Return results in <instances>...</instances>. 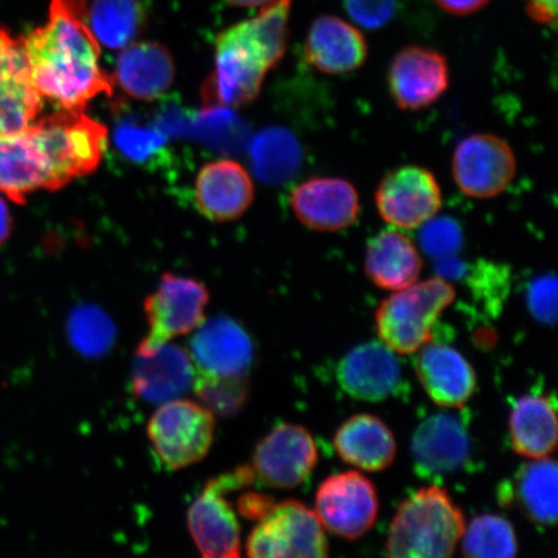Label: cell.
Returning <instances> with one entry per match:
<instances>
[{"label":"cell","instance_id":"cell-1","mask_svg":"<svg viewBox=\"0 0 558 558\" xmlns=\"http://www.w3.org/2000/svg\"><path fill=\"white\" fill-rule=\"evenodd\" d=\"M107 148V128L83 111L46 117L0 136V193L21 205L33 192L58 191L93 173Z\"/></svg>","mask_w":558,"mask_h":558},{"label":"cell","instance_id":"cell-2","mask_svg":"<svg viewBox=\"0 0 558 558\" xmlns=\"http://www.w3.org/2000/svg\"><path fill=\"white\" fill-rule=\"evenodd\" d=\"M23 45L34 88L61 110L83 111L97 96L113 94L87 24L86 0H52L47 23Z\"/></svg>","mask_w":558,"mask_h":558},{"label":"cell","instance_id":"cell-3","mask_svg":"<svg viewBox=\"0 0 558 558\" xmlns=\"http://www.w3.org/2000/svg\"><path fill=\"white\" fill-rule=\"evenodd\" d=\"M291 2L278 0L219 35L215 70L204 89L207 104L232 109L259 95L265 75L288 48Z\"/></svg>","mask_w":558,"mask_h":558},{"label":"cell","instance_id":"cell-4","mask_svg":"<svg viewBox=\"0 0 558 558\" xmlns=\"http://www.w3.org/2000/svg\"><path fill=\"white\" fill-rule=\"evenodd\" d=\"M464 514L448 492L436 485L421 488L397 509L387 550L396 558L451 557L462 539Z\"/></svg>","mask_w":558,"mask_h":558},{"label":"cell","instance_id":"cell-5","mask_svg":"<svg viewBox=\"0 0 558 558\" xmlns=\"http://www.w3.org/2000/svg\"><path fill=\"white\" fill-rule=\"evenodd\" d=\"M453 300L456 290L444 278L395 291L376 311L380 340L397 354L416 353L434 338L439 316Z\"/></svg>","mask_w":558,"mask_h":558},{"label":"cell","instance_id":"cell-6","mask_svg":"<svg viewBox=\"0 0 558 558\" xmlns=\"http://www.w3.org/2000/svg\"><path fill=\"white\" fill-rule=\"evenodd\" d=\"M256 483L253 466L242 465L208 481L187 509V529L202 556L235 558L241 555L239 515L226 495Z\"/></svg>","mask_w":558,"mask_h":558},{"label":"cell","instance_id":"cell-7","mask_svg":"<svg viewBox=\"0 0 558 558\" xmlns=\"http://www.w3.org/2000/svg\"><path fill=\"white\" fill-rule=\"evenodd\" d=\"M215 427L214 414L204 404L178 399L160 404L146 430L166 469L180 471L206 458Z\"/></svg>","mask_w":558,"mask_h":558},{"label":"cell","instance_id":"cell-8","mask_svg":"<svg viewBox=\"0 0 558 558\" xmlns=\"http://www.w3.org/2000/svg\"><path fill=\"white\" fill-rule=\"evenodd\" d=\"M209 294L204 283L190 277L166 274L158 288L145 299L148 333L136 354L148 355L174 338L184 337L205 323Z\"/></svg>","mask_w":558,"mask_h":558},{"label":"cell","instance_id":"cell-9","mask_svg":"<svg viewBox=\"0 0 558 558\" xmlns=\"http://www.w3.org/2000/svg\"><path fill=\"white\" fill-rule=\"evenodd\" d=\"M247 556L320 558L329 556L325 527L302 501L284 500L269 509L251 532Z\"/></svg>","mask_w":558,"mask_h":558},{"label":"cell","instance_id":"cell-10","mask_svg":"<svg viewBox=\"0 0 558 558\" xmlns=\"http://www.w3.org/2000/svg\"><path fill=\"white\" fill-rule=\"evenodd\" d=\"M317 518L335 535L355 541L374 526L379 512L378 493L357 471L332 474L316 494Z\"/></svg>","mask_w":558,"mask_h":558},{"label":"cell","instance_id":"cell-11","mask_svg":"<svg viewBox=\"0 0 558 558\" xmlns=\"http://www.w3.org/2000/svg\"><path fill=\"white\" fill-rule=\"evenodd\" d=\"M518 162L506 140L492 134L465 137L452 157V177L471 198L490 199L504 193L514 179Z\"/></svg>","mask_w":558,"mask_h":558},{"label":"cell","instance_id":"cell-12","mask_svg":"<svg viewBox=\"0 0 558 558\" xmlns=\"http://www.w3.org/2000/svg\"><path fill=\"white\" fill-rule=\"evenodd\" d=\"M381 219L399 229H415L435 218L442 206V192L434 173L418 166L390 171L375 193Z\"/></svg>","mask_w":558,"mask_h":558},{"label":"cell","instance_id":"cell-13","mask_svg":"<svg viewBox=\"0 0 558 558\" xmlns=\"http://www.w3.org/2000/svg\"><path fill=\"white\" fill-rule=\"evenodd\" d=\"M318 450L308 430L295 424H279L256 446L253 470L269 487L289 490L305 483L316 469Z\"/></svg>","mask_w":558,"mask_h":558},{"label":"cell","instance_id":"cell-14","mask_svg":"<svg viewBox=\"0 0 558 558\" xmlns=\"http://www.w3.org/2000/svg\"><path fill=\"white\" fill-rule=\"evenodd\" d=\"M450 85L445 56L427 47H407L395 56L388 86L397 107L421 110L442 97Z\"/></svg>","mask_w":558,"mask_h":558},{"label":"cell","instance_id":"cell-15","mask_svg":"<svg viewBox=\"0 0 558 558\" xmlns=\"http://www.w3.org/2000/svg\"><path fill=\"white\" fill-rule=\"evenodd\" d=\"M411 453L415 471L423 478H442L462 470L471 458L465 422L450 413L425 418L415 430Z\"/></svg>","mask_w":558,"mask_h":558},{"label":"cell","instance_id":"cell-16","mask_svg":"<svg viewBox=\"0 0 558 558\" xmlns=\"http://www.w3.org/2000/svg\"><path fill=\"white\" fill-rule=\"evenodd\" d=\"M292 213L302 225L316 232H340L360 216V197L349 181L340 178H313L291 193Z\"/></svg>","mask_w":558,"mask_h":558},{"label":"cell","instance_id":"cell-17","mask_svg":"<svg viewBox=\"0 0 558 558\" xmlns=\"http://www.w3.org/2000/svg\"><path fill=\"white\" fill-rule=\"evenodd\" d=\"M44 99L34 88L23 40L0 27V136L37 121Z\"/></svg>","mask_w":558,"mask_h":558},{"label":"cell","instance_id":"cell-18","mask_svg":"<svg viewBox=\"0 0 558 558\" xmlns=\"http://www.w3.org/2000/svg\"><path fill=\"white\" fill-rule=\"evenodd\" d=\"M337 378L347 395L369 402L390 399L403 384L400 361L383 341H368L348 352L339 362Z\"/></svg>","mask_w":558,"mask_h":558},{"label":"cell","instance_id":"cell-19","mask_svg":"<svg viewBox=\"0 0 558 558\" xmlns=\"http://www.w3.org/2000/svg\"><path fill=\"white\" fill-rule=\"evenodd\" d=\"M195 369L214 376H244L254 362L250 335L234 319L216 317L202 324L191 341Z\"/></svg>","mask_w":558,"mask_h":558},{"label":"cell","instance_id":"cell-20","mask_svg":"<svg viewBox=\"0 0 558 558\" xmlns=\"http://www.w3.org/2000/svg\"><path fill=\"white\" fill-rule=\"evenodd\" d=\"M416 353V375L432 401L458 409L471 400L477 386L476 373L462 353L430 341Z\"/></svg>","mask_w":558,"mask_h":558},{"label":"cell","instance_id":"cell-21","mask_svg":"<svg viewBox=\"0 0 558 558\" xmlns=\"http://www.w3.org/2000/svg\"><path fill=\"white\" fill-rule=\"evenodd\" d=\"M194 198L205 218L214 221L234 220L253 204V180L234 160H216L202 167L195 181Z\"/></svg>","mask_w":558,"mask_h":558},{"label":"cell","instance_id":"cell-22","mask_svg":"<svg viewBox=\"0 0 558 558\" xmlns=\"http://www.w3.org/2000/svg\"><path fill=\"white\" fill-rule=\"evenodd\" d=\"M367 53L364 34L337 16L324 15L314 20L306 35L305 60L320 73H352L365 64Z\"/></svg>","mask_w":558,"mask_h":558},{"label":"cell","instance_id":"cell-23","mask_svg":"<svg viewBox=\"0 0 558 558\" xmlns=\"http://www.w3.org/2000/svg\"><path fill=\"white\" fill-rule=\"evenodd\" d=\"M195 374L190 352L167 343L148 355L136 354L132 387L140 399L165 403L181 399L193 387Z\"/></svg>","mask_w":558,"mask_h":558},{"label":"cell","instance_id":"cell-24","mask_svg":"<svg viewBox=\"0 0 558 558\" xmlns=\"http://www.w3.org/2000/svg\"><path fill=\"white\" fill-rule=\"evenodd\" d=\"M174 73L172 56L165 46L134 41L118 54L113 83L134 99L153 101L171 88Z\"/></svg>","mask_w":558,"mask_h":558},{"label":"cell","instance_id":"cell-25","mask_svg":"<svg viewBox=\"0 0 558 558\" xmlns=\"http://www.w3.org/2000/svg\"><path fill=\"white\" fill-rule=\"evenodd\" d=\"M422 269V256L414 242L400 230H383L367 243L365 274L380 289L408 288L417 281Z\"/></svg>","mask_w":558,"mask_h":558},{"label":"cell","instance_id":"cell-26","mask_svg":"<svg viewBox=\"0 0 558 558\" xmlns=\"http://www.w3.org/2000/svg\"><path fill=\"white\" fill-rule=\"evenodd\" d=\"M333 446L345 463L367 472L387 470L397 453L392 430L379 417L367 414L348 418L335 434Z\"/></svg>","mask_w":558,"mask_h":558},{"label":"cell","instance_id":"cell-27","mask_svg":"<svg viewBox=\"0 0 558 558\" xmlns=\"http://www.w3.org/2000/svg\"><path fill=\"white\" fill-rule=\"evenodd\" d=\"M512 448L529 459L548 458L557 445L555 402L542 395H527L514 402L509 416Z\"/></svg>","mask_w":558,"mask_h":558},{"label":"cell","instance_id":"cell-28","mask_svg":"<svg viewBox=\"0 0 558 558\" xmlns=\"http://www.w3.org/2000/svg\"><path fill=\"white\" fill-rule=\"evenodd\" d=\"M557 464L548 458L533 459L523 465L512 486L505 487L500 499L518 501L521 511L536 525L554 526L557 521Z\"/></svg>","mask_w":558,"mask_h":558},{"label":"cell","instance_id":"cell-29","mask_svg":"<svg viewBox=\"0 0 558 558\" xmlns=\"http://www.w3.org/2000/svg\"><path fill=\"white\" fill-rule=\"evenodd\" d=\"M250 163L262 183L281 185L300 171L303 163L302 146L288 130L265 129L250 144Z\"/></svg>","mask_w":558,"mask_h":558},{"label":"cell","instance_id":"cell-30","mask_svg":"<svg viewBox=\"0 0 558 558\" xmlns=\"http://www.w3.org/2000/svg\"><path fill=\"white\" fill-rule=\"evenodd\" d=\"M86 20L99 45L116 51L140 37L145 12L140 0H86Z\"/></svg>","mask_w":558,"mask_h":558},{"label":"cell","instance_id":"cell-31","mask_svg":"<svg viewBox=\"0 0 558 558\" xmlns=\"http://www.w3.org/2000/svg\"><path fill=\"white\" fill-rule=\"evenodd\" d=\"M463 555L478 558H508L518 555L519 546L512 523L497 514L472 520L462 536Z\"/></svg>","mask_w":558,"mask_h":558},{"label":"cell","instance_id":"cell-32","mask_svg":"<svg viewBox=\"0 0 558 558\" xmlns=\"http://www.w3.org/2000/svg\"><path fill=\"white\" fill-rule=\"evenodd\" d=\"M113 140L121 156L136 166H157L166 159L167 135L156 124L124 118L116 125Z\"/></svg>","mask_w":558,"mask_h":558},{"label":"cell","instance_id":"cell-33","mask_svg":"<svg viewBox=\"0 0 558 558\" xmlns=\"http://www.w3.org/2000/svg\"><path fill=\"white\" fill-rule=\"evenodd\" d=\"M186 135H192L216 150H234L243 143L244 124L230 108L209 107L190 117Z\"/></svg>","mask_w":558,"mask_h":558},{"label":"cell","instance_id":"cell-34","mask_svg":"<svg viewBox=\"0 0 558 558\" xmlns=\"http://www.w3.org/2000/svg\"><path fill=\"white\" fill-rule=\"evenodd\" d=\"M68 335L75 349L95 357L113 344L116 331L107 314L95 306H81L69 317Z\"/></svg>","mask_w":558,"mask_h":558},{"label":"cell","instance_id":"cell-35","mask_svg":"<svg viewBox=\"0 0 558 558\" xmlns=\"http://www.w3.org/2000/svg\"><path fill=\"white\" fill-rule=\"evenodd\" d=\"M193 386L204 407L219 415L234 414L248 393L244 376H214L197 372Z\"/></svg>","mask_w":558,"mask_h":558},{"label":"cell","instance_id":"cell-36","mask_svg":"<svg viewBox=\"0 0 558 558\" xmlns=\"http://www.w3.org/2000/svg\"><path fill=\"white\" fill-rule=\"evenodd\" d=\"M421 244L436 259H449L463 244L462 229L450 218H432L422 226Z\"/></svg>","mask_w":558,"mask_h":558},{"label":"cell","instance_id":"cell-37","mask_svg":"<svg viewBox=\"0 0 558 558\" xmlns=\"http://www.w3.org/2000/svg\"><path fill=\"white\" fill-rule=\"evenodd\" d=\"M527 308L543 325H555L557 319V279L554 275H542L530 282Z\"/></svg>","mask_w":558,"mask_h":558},{"label":"cell","instance_id":"cell-38","mask_svg":"<svg viewBox=\"0 0 558 558\" xmlns=\"http://www.w3.org/2000/svg\"><path fill=\"white\" fill-rule=\"evenodd\" d=\"M344 9L359 26L379 31L395 17L397 0H344Z\"/></svg>","mask_w":558,"mask_h":558},{"label":"cell","instance_id":"cell-39","mask_svg":"<svg viewBox=\"0 0 558 558\" xmlns=\"http://www.w3.org/2000/svg\"><path fill=\"white\" fill-rule=\"evenodd\" d=\"M274 506L275 500L270 499L268 495L247 493L242 495L236 504V509L242 518L259 521Z\"/></svg>","mask_w":558,"mask_h":558},{"label":"cell","instance_id":"cell-40","mask_svg":"<svg viewBox=\"0 0 558 558\" xmlns=\"http://www.w3.org/2000/svg\"><path fill=\"white\" fill-rule=\"evenodd\" d=\"M527 15L538 24H555L557 0H527Z\"/></svg>","mask_w":558,"mask_h":558},{"label":"cell","instance_id":"cell-41","mask_svg":"<svg viewBox=\"0 0 558 558\" xmlns=\"http://www.w3.org/2000/svg\"><path fill=\"white\" fill-rule=\"evenodd\" d=\"M490 0H436V3L446 12L456 16H469L483 10Z\"/></svg>","mask_w":558,"mask_h":558},{"label":"cell","instance_id":"cell-42","mask_svg":"<svg viewBox=\"0 0 558 558\" xmlns=\"http://www.w3.org/2000/svg\"><path fill=\"white\" fill-rule=\"evenodd\" d=\"M12 219L9 207L5 202L0 198V244H3L11 234Z\"/></svg>","mask_w":558,"mask_h":558},{"label":"cell","instance_id":"cell-43","mask_svg":"<svg viewBox=\"0 0 558 558\" xmlns=\"http://www.w3.org/2000/svg\"><path fill=\"white\" fill-rule=\"evenodd\" d=\"M227 2L240 7H250V9H254V7L264 9V7L274 4L278 2V0H227Z\"/></svg>","mask_w":558,"mask_h":558}]
</instances>
